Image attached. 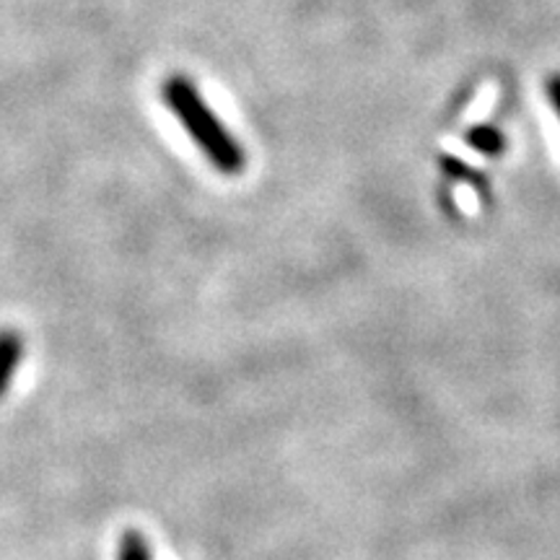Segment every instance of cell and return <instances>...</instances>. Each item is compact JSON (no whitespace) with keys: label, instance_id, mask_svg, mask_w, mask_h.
I'll list each match as a JSON object with an SVG mask.
<instances>
[{"label":"cell","instance_id":"obj_1","mask_svg":"<svg viewBox=\"0 0 560 560\" xmlns=\"http://www.w3.org/2000/svg\"><path fill=\"white\" fill-rule=\"evenodd\" d=\"M159 94L164 107L172 112L174 120L192 138V143L213 164L215 172L226 174V177H236L244 172L247 156H244L242 143L215 115L192 79L174 73L161 83Z\"/></svg>","mask_w":560,"mask_h":560},{"label":"cell","instance_id":"obj_2","mask_svg":"<svg viewBox=\"0 0 560 560\" xmlns=\"http://www.w3.org/2000/svg\"><path fill=\"white\" fill-rule=\"evenodd\" d=\"M24 361V338L16 330L0 332V397L13 380V371Z\"/></svg>","mask_w":560,"mask_h":560},{"label":"cell","instance_id":"obj_3","mask_svg":"<svg viewBox=\"0 0 560 560\" xmlns=\"http://www.w3.org/2000/svg\"><path fill=\"white\" fill-rule=\"evenodd\" d=\"M467 143H470L475 151L486 153V156H499L503 145H506V138H503L501 130L490 128V125H478V128L467 132Z\"/></svg>","mask_w":560,"mask_h":560},{"label":"cell","instance_id":"obj_4","mask_svg":"<svg viewBox=\"0 0 560 560\" xmlns=\"http://www.w3.org/2000/svg\"><path fill=\"white\" fill-rule=\"evenodd\" d=\"M117 560H151V545L138 532H128L122 535L120 550H117Z\"/></svg>","mask_w":560,"mask_h":560},{"label":"cell","instance_id":"obj_5","mask_svg":"<svg viewBox=\"0 0 560 560\" xmlns=\"http://www.w3.org/2000/svg\"><path fill=\"white\" fill-rule=\"evenodd\" d=\"M545 94H548L550 107H552V112H556L558 120H560V73L548 75V81H545Z\"/></svg>","mask_w":560,"mask_h":560}]
</instances>
